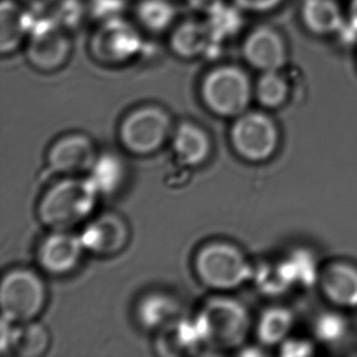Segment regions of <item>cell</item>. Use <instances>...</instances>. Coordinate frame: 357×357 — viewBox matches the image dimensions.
<instances>
[{
    "instance_id": "cell-1",
    "label": "cell",
    "mask_w": 357,
    "mask_h": 357,
    "mask_svg": "<svg viewBox=\"0 0 357 357\" xmlns=\"http://www.w3.org/2000/svg\"><path fill=\"white\" fill-rule=\"evenodd\" d=\"M91 179H66L54 185L39 204L42 222L56 232H63L91 213L98 195Z\"/></svg>"
},
{
    "instance_id": "cell-2",
    "label": "cell",
    "mask_w": 357,
    "mask_h": 357,
    "mask_svg": "<svg viewBox=\"0 0 357 357\" xmlns=\"http://www.w3.org/2000/svg\"><path fill=\"white\" fill-rule=\"evenodd\" d=\"M250 319L245 307L236 300L216 298L204 306L195 322L199 338L213 349H232L245 339Z\"/></svg>"
},
{
    "instance_id": "cell-3",
    "label": "cell",
    "mask_w": 357,
    "mask_h": 357,
    "mask_svg": "<svg viewBox=\"0 0 357 357\" xmlns=\"http://www.w3.org/2000/svg\"><path fill=\"white\" fill-rule=\"evenodd\" d=\"M45 289L38 275L27 270L11 271L0 288L3 319L10 324H24L42 311Z\"/></svg>"
},
{
    "instance_id": "cell-4",
    "label": "cell",
    "mask_w": 357,
    "mask_h": 357,
    "mask_svg": "<svg viewBox=\"0 0 357 357\" xmlns=\"http://www.w3.org/2000/svg\"><path fill=\"white\" fill-rule=\"evenodd\" d=\"M195 268L200 280L215 289H231L251 275L244 255L226 243H213L199 251Z\"/></svg>"
},
{
    "instance_id": "cell-5",
    "label": "cell",
    "mask_w": 357,
    "mask_h": 357,
    "mask_svg": "<svg viewBox=\"0 0 357 357\" xmlns=\"http://www.w3.org/2000/svg\"><path fill=\"white\" fill-rule=\"evenodd\" d=\"M203 98L208 109L220 116H239L250 102V81L239 68H218L205 78Z\"/></svg>"
},
{
    "instance_id": "cell-6",
    "label": "cell",
    "mask_w": 357,
    "mask_h": 357,
    "mask_svg": "<svg viewBox=\"0 0 357 357\" xmlns=\"http://www.w3.org/2000/svg\"><path fill=\"white\" fill-rule=\"evenodd\" d=\"M171 130L166 112L156 107H144L132 112L121 126V140L126 149L146 155L159 149Z\"/></svg>"
},
{
    "instance_id": "cell-7",
    "label": "cell",
    "mask_w": 357,
    "mask_h": 357,
    "mask_svg": "<svg viewBox=\"0 0 357 357\" xmlns=\"http://www.w3.org/2000/svg\"><path fill=\"white\" fill-rule=\"evenodd\" d=\"M232 143L244 159L264 161L275 153L278 130L270 117L260 112H248L233 126Z\"/></svg>"
},
{
    "instance_id": "cell-8",
    "label": "cell",
    "mask_w": 357,
    "mask_h": 357,
    "mask_svg": "<svg viewBox=\"0 0 357 357\" xmlns=\"http://www.w3.org/2000/svg\"><path fill=\"white\" fill-rule=\"evenodd\" d=\"M61 27L53 20L32 19L29 33V58L34 66L53 70L63 65L68 58V40Z\"/></svg>"
},
{
    "instance_id": "cell-9",
    "label": "cell",
    "mask_w": 357,
    "mask_h": 357,
    "mask_svg": "<svg viewBox=\"0 0 357 357\" xmlns=\"http://www.w3.org/2000/svg\"><path fill=\"white\" fill-rule=\"evenodd\" d=\"M93 53L99 60L115 63L132 58L142 48L139 34L121 19L104 22L92 42Z\"/></svg>"
},
{
    "instance_id": "cell-10",
    "label": "cell",
    "mask_w": 357,
    "mask_h": 357,
    "mask_svg": "<svg viewBox=\"0 0 357 357\" xmlns=\"http://www.w3.org/2000/svg\"><path fill=\"white\" fill-rule=\"evenodd\" d=\"M96 151L87 137L73 135L59 140L49 151L50 169L58 174H75L92 169Z\"/></svg>"
},
{
    "instance_id": "cell-11",
    "label": "cell",
    "mask_w": 357,
    "mask_h": 357,
    "mask_svg": "<svg viewBox=\"0 0 357 357\" xmlns=\"http://www.w3.org/2000/svg\"><path fill=\"white\" fill-rule=\"evenodd\" d=\"M83 249L81 237L68 234L66 231L54 233L39 248V264L50 273H68L77 266Z\"/></svg>"
},
{
    "instance_id": "cell-12",
    "label": "cell",
    "mask_w": 357,
    "mask_h": 357,
    "mask_svg": "<svg viewBox=\"0 0 357 357\" xmlns=\"http://www.w3.org/2000/svg\"><path fill=\"white\" fill-rule=\"evenodd\" d=\"M244 56L251 66L264 73L278 71L285 63L284 42L273 29H255L246 38Z\"/></svg>"
},
{
    "instance_id": "cell-13",
    "label": "cell",
    "mask_w": 357,
    "mask_h": 357,
    "mask_svg": "<svg viewBox=\"0 0 357 357\" xmlns=\"http://www.w3.org/2000/svg\"><path fill=\"white\" fill-rule=\"evenodd\" d=\"M83 245L88 250L110 255L120 251L128 239L125 222L115 215H102L93 221L81 236Z\"/></svg>"
},
{
    "instance_id": "cell-14",
    "label": "cell",
    "mask_w": 357,
    "mask_h": 357,
    "mask_svg": "<svg viewBox=\"0 0 357 357\" xmlns=\"http://www.w3.org/2000/svg\"><path fill=\"white\" fill-rule=\"evenodd\" d=\"M49 335L43 326L24 322L11 327L9 321H1V351L9 350L21 357L42 355L48 347Z\"/></svg>"
},
{
    "instance_id": "cell-15",
    "label": "cell",
    "mask_w": 357,
    "mask_h": 357,
    "mask_svg": "<svg viewBox=\"0 0 357 357\" xmlns=\"http://www.w3.org/2000/svg\"><path fill=\"white\" fill-rule=\"evenodd\" d=\"M322 289L331 301L340 306H357V268L348 264H333L321 278Z\"/></svg>"
},
{
    "instance_id": "cell-16",
    "label": "cell",
    "mask_w": 357,
    "mask_h": 357,
    "mask_svg": "<svg viewBox=\"0 0 357 357\" xmlns=\"http://www.w3.org/2000/svg\"><path fill=\"white\" fill-rule=\"evenodd\" d=\"M31 15L20 9L11 0H3L0 4V50L13 52L29 33L32 24Z\"/></svg>"
},
{
    "instance_id": "cell-17",
    "label": "cell",
    "mask_w": 357,
    "mask_h": 357,
    "mask_svg": "<svg viewBox=\"0 0 357 357\" xmlns=\"http://www.w3.org/2000/svg\"><path fill=\"white\" fill-rule=\"evenodd\" d=\"M305 26L316 34H331L343 29L342 10L334 0H305L303 5Z\"/></svg>"
},
{
    "instance_id": "cell-18",
    "label": "cell",
    "mask_w": 357,
    "mask_h": 357,
    "mask_svg": "<svg viewBox=\"0 0 357 357\" xmlns=\"http://www.w3.org/2000/svg\"><path fill=\"white\" fill-rule=\"evenodd\" d=\"M174 151L187 165L202 164L210 153V140L206 133L192 123L179 126L174 135Z\"/></svg>"
},
{
    "instance_id": "cell-19",
    "label": "cell",
    "mask_w": 357,
    "mask_h": 357,
    "mask_svg": "<svg viewBox=\"0 0 357 357\" xmlns=\"http://www.w3.org/2000/svg\"><path fill=\"white\" fill-rule=\"evenodd\" d=\"M211 40L213 36L206 24L190 21L181 24L176 29L171 39V44L178 55L184 58H192L199 54L205 53Z\"/></svg>"
},
{
    "instance_id": "cell-20",
    "label": "cell",
    "mask_w": 357,
    "mask_h": 357,
    "mask_svg": "<svg viewBox=\"0 0 357 357\" xmlns=\"http://www.w3.org/2000/svg\"><path fill=\"white\" fill-rule=\"evenodd\" d=\"M91 182L98 193L107 194L115 192L123 179V166L115 155L99 156L92 166Z\"/></svg>"
},
{
    "instance_id": "cell-21",
    "label": "cell",
    "mask_w": 357,
    "mask_h": 357,
    "mask_svg": "<svg viewBox=\"0 0 357 357\" xmlns=\"http://www.w3.org/2000/svg\"><path fill=\"white\" fill-rule=\"evenodd\" d=\"M293 326V316L288 310L282 307L267 310L262 314L257 333L261 340L267 345H273L283 342L289 334Z\"/></svg>"
},
{
    "instance_id": "cell-22",
    "label": "cell",
    "mask_w": 357,
    "mask_h": 357,
    "mask_svg": "<svg viewBox=\"0 0 357 357\" xmlns=\"http://www.w3.org/2000/svg\"><path fill=\"white\" fill-rule=\"evenodd\" d=\"M280 268L289 284H314L319 273L314 256L306 250L295 251L288 260L280 265Z\"/></svg>"
},
{
    "instance_id": "cell-23",
    "label": "cell",
    "mask_w": 357,
    "mask_h": 357,
    "mask_svg": "<svg viewBox=\"0 0 357 357\" xmlns=\"http://www.w3.org/2000/svg\"><path fill=\"white\" fill-rule=\"evenodd\" d=\"M177 310L176 303L167 296L150 295L140 303L138 317L143 326L148 328H155L172 319Z\"/></svg>"
},
{
    "instance_id": "cell-24",
    "label": "cell",
    "mask_w": 357,
    "mask_h": 357,
    "mask_svg": "<svg viewBox=\"0 0 357 357\" xmlns=\"http://www.w3.org/2000/svg\"><path fill=\"white\" fill-rule=\"evenodd\" d=\"M206 26L213 38L222 40L237 33L241 26V16L236 8L222 4L221 1L208 11Z\"/></svg>"
},
{
    "instance_id": "cell-25",
    "label": "cell",
    "mask_w": 357,
    "mask_h": 357,
    "mask_svg": "<svg viewBox=\"0 0 357 357\" xmlns=\"http://www.w3.org/2000/svg\"><path fill=\"white\" fill-rule=\"evenodd\" d=\"M288 84L277 71L264 73L256 86V97L267 107H277L285 102Z\"/></svg>"
},
{
    "instance_id": "cell-26",
    "label": "cell",
    "mask_w": 357,
    "mask_h": 357,
    "mask_svg": "<svg viewBox=\"0 0 357 357\" xmlns=\"http://www.w3.org/2000/svg\"><path fill=\"white\" fill-rule=\"evenodd\" d=\"M138 16L148 29L162 31L174 19V9L166 0H143L138 8Z\"/></svg>"
},
{
    "instance_id": "cell-27",
    "label": "cell",
    "mask_w": 357,
    "mask_h": 357,
    "mask_svg": "<svg viewBox=\"0 0 357 357\" xmlns=\"http://www.w3.org/2000/svg\"><path fill=\"white\" fill-rule=\"evenodd\" d=\"M347 332V322L343 316L327 312L319 316L314 324V333L317 338L326 343H334L343 338Z\"/></svg>"
},
{
    "instance_id": "cell-28",
    "label": "cell",
    "mask_w": 357,
    "mask_h": 357,
    "mask_svg": "<svg viewBox=\"0 0 357 357\" xmlns=\"http://www.w3.org/2000/svg\"><path fill=\"white\" fill-rule=\"evenodd\" d=\"M82 5L78 0H63L54 14V21L60 27H73L82 17Z\"/></svg>"
},
{
    "instance_id": "cell-29",
    "label": "cell",
    "mask_w": 357,
    "mask_h": 357,
    "mask_svg": "<svg viewBox=\"0 0 357 357\" xmlns=\"http://www.w3.org/2000/svg\"><path fill=\"white\" fill-rule=\"evenodd\" d=\"M125 9L123 0H92L91 10L94 17L104 22L120 19Z\"/></svg>"
},
{
    "instance_id": "cell-30",
    "label": "cell",
    "mask_w": 357,
    "mask_h": 357,
    "mask_svg": "<svg viewBox=\"0 0 357 357\" xmlns=\"http://www.w3.org/2000/svg\"><path fill=\"white\" fill-rule=\"evenodd\" d=\"M282 355L284 356H309L312 354V348L307 342L289 340L282 347Z\"/></svg>"
},
{
    "instance_id": "cell-31",
    "label": "cell",
    "mask_w": 357,
    "mask_h": 357,
    "mask_svg": "<svg viewBox=\"0 0 357 357\" xmlns=\"http://www.w3.org/2000/svg\"><path fill=\"white\" fill-rule=\"evenodd\" d=\"M238 6L249 11H268L280 4L282 0H234Z\"/></svg>"
},
{
    "instance_id": "cell-32",
    "label": "cell",
    "mask_w": 357,
    "mask_h": 357,
    "mask_svg": "<svg viewBox=\"0 0 357 357\" xmlns=\"http://www.w3.org/2000/svg\"><path fill=\"white\" fill-rule=\"evenodd\" d=\"M190 1V4L193 8H197V9L200 10H206V11H210V10L213 9L215 5H218V3H221V0H189Z\"/></svg>"
},
{
    "instance_id": "cell-33",
    "label": "cell",
    "mask_w": 357,
    "mask_h": 357,
    "mask_svg": "<svg viewBox=\"0 0 357 357\" xmlns=\"http://www.w3.org/2000/svg\"><path fill=\"white\" fill-rule=\"evenodd\" d=\"M349 24L350 29L354 32H357V0H353L350 5V19H349Z\"/></svg>"
},
{
    "instance_id": "cell-34",
    "label": "cell",
    "mask_w": 357,
    "mask_h": 357,
    "mask_svg": "<svg viewBox=\"0 0 357 357\" xmlns=\"http://www.w3.org/2000/svg\"><path fill=\"white\" fill-rule=\"evenodd\" d=\"M24 1H27L29 5H32L36 9L40 10L43 9L44 6L50 4L53 0H24Z\"/></svg>"
}]
</instances>
